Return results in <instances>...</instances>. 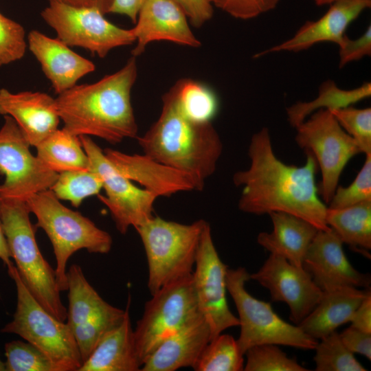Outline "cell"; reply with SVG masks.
I'll return each mask as SVG.
<instances>
[{
    "label": "cell",
    "instance_id": "cell-38",
    "mask_svg": "<svg viewBox=\"0 0 371 371\" xmlns=\"http://www.w3.org/2000/svg\"><path fill=\"white\" fill-rule=\"evenodd\" d=\"M26 47L23 27L0 12V66L21 59Z\"/></svg>",
    "mask_w": 371,
    "mask_h": 371
},
{
    "label": "cell",
    "instance_id": "cell-2",
    "mask_svg": "<svg viewBox=\"0 0 371 371\" xmlns=\"http://www.w3.org/2000/svg\"><path fill=\"white\" fill-rule=\"evenodd\" d=\"M137 77L136 57L116 72L91 84L76 85L55 98L64 128L77 136H95L115 144L137 137L131 104Z\"/></svg>",
    "mask_w": 371,
    "mask_h": 371
},
{
    "label": "cell",
    "instance_id": "cell-43",
    "mask_svg": "<svg viewBox=\"0 0 371 371\" xmlns=\"http://www.w3.org/2000/svg\"><path fill=\"white\" fill-rule=\"evenodd\" d=\"M350 322L351 326L371 333V292L366 295L356 309Z\"/></svg>",
    "mask_w": 371,
    "mask_h": 371
},
{
    "label": "cell",
    "instance_id": "cell-13",
    "mask_svg": "<svg viewBox=\"0 0 371 371\" xmlns=\"http://www.w3.org/2000/svg\"><path fill=\"white\" fill-rule=\"evenodd\" d=\"M79 137L89 158V169L102 181L106 195L98 194V199L109 210L118 232L125 234L130 227L135 229L151 218L157 197L122 175L89 136Z\"/></svg>",
    "mask_w": 371,
    "mask_h": 371
},
{
    "label": "cell",
    "instance_id": "cell-18",
    "mask_svg": "<svg viewBox=\"0 0 371 371\" xmlns=\"http://www.w3.org/2000/svg\"><path fill=\"white\" fill-rule=\"evenodd\" d=\"M135 23L131 30L136 45L131 54L136 58L154 41H166L192 47L201 45L186 14L173 0H145Z\"/></svg>",
    "mask_w": 371,
    "mask_h": 371
},
{
    "label": "cell",
    "instance_id": "cell-35",
    "mask_svg": "<svg viewBox=\"0 0 371 371\" xmlns=\"http://www.w3.org/2000/svg\"><path fill=\"white\" fill-rule=\"evenodd\" d=\"M5 371H57L52 361L29 342L14 340L5 345Z\"/></svg>",
    "mask_w": 371,
    "mask_h": 371
},
{
    "label": "cell",
    "instance_id": "cell-11",
    "mask_svg": "<svg viewBox=\"0 0 371 371\" xmlns=\"http://www.w3.org/2000/svg\"><path fill=\"white\" fill-rule=\"evenodd\" d=\"M199 314L192 275L153 293L134 329L142 366L161 341Z\"/></svg>",
    "mask_w": 371,
    "mask_h": 371
},
{
    "label": "cell",
    "instance_id": "cell-30",
    "mask_svg": "<svg viewBox=\"0 0 371 371\" xmlns=\"http://www.w3.org/2000/svg\"><path fill=\"white\" fill-rule=\"evenodd\" d=\"M179 107L192 121L211 122L218 113V100L207 85L189 78L180 79L172 87Z\"/></svg>",
    "mask_w": 371,
    "mask_h": 371
},
{
    "label": "cell",
    "instance_id": "cell-6",
    "mask_svg": "<svg viewBox=\"0 0 371 371\" xmlns=\"http://www.w3.org/2000/svg\"><path fill=\"white\" fill-rule=\"evenodd\" d=\"M205 223L200 219L182 224L153 216L135 228L146 256L151 295L192 275Z\"/></svg>",
    "mask_w": 371,
    "mask_h": 371
},
{
    "label": "cell",
    "instance_id": "cell-20",
    "mask_svg": "<svg viewBox=\"0 0 371 371\" xmlns=\"http://www.w3.org/2000/svg\"><path fill=\"white\" fill-rule=\"evenodd\" d=\"M370 7L371 0L335 1L320 18L307 21L292 37L258 53L256 56L281 52H298L323 42L338 45L346 35L348 27Z\"/></svg>",
    "mask_w": 371,
    "mask_h": 371
},
{
    "label": "cell",
    "instance_id": "cell-29",
    "mask_svg": "<svg viewBox=\"0 0 371 371\" xmlns=\"http://www.w3.org/2000/svg\"><path fill=\"white\" fill-rule=\"evenodd\" d=\"M325 220L343 243L371 249V201L342 208L327 207Z\"/></svg>",
    "mask_w": 371,
    "mask_h": 371
},
{
    "label": "cell",
    "instance_id": "cell-37",
    "mask_svg": "<svg viewBox=\"0 0 371 371\" xmlns=\"http://www.w3.org/2000/svg\"><path fill=\"white\" fill-rule=\"evenodd\" d=\"M366 201H371V153L366 155L363 166L349 186H337L328 207L342 208Z\"/></svg>",
    "mask_w": 371,
    "mask_h": 371
},
{
    "label": "cell",
    "instance_id": "cell-46",
    "mask_svg": "<svg viewBox=\"0 0 371 371\" xmlns=\"http://www.w3.org/2000/svg\"><path fill=\"white\" fill-rule=\"evenodd\" d=\"M11 256L8 247L6 239L2 227V223L0 215V259L6 266L10 265L12 262L10 260Z\"/></svg>",
    "mask_w": 371,
    "mask_h": 371
},
{
    "label": "cell",
    "instance_id": "cell-41",
    "mask_svg": "<svg viewBox=\"0 0 371 371\" xmlns=\"http://www.w3.org/2000/svg\"><path fill=\"white\" fill-rule=\"evenodd\" d=\"M173 1L183 10L194 27H201L213 16L214 5L211 0Z\"/></svg>",
    "mask_w": 371,
    "mask_h": 371
},
{
    "label": "cell",
    "instance_id": "cell-15",
    "mask_svg": "<svg viewBox=\"0 0 371 371\" xmlns=\"http://www.w3.org/2000/svg\"><path fill=\"white\" fill-rule=\"evenodd\" d=\"M194 268L192 277L199 311L209 325L212 339L227 328L238 326L239 322L227 304L228 268L218 254L207 222L201 234Z\"/></svg>",
    "mask_w": 371,
    "mask_h": 371
},
{
    "label": "cell",
    "instance_id": "cell-7",
    "mask_svg": "<svg viewBox=\"0 0 371 371\" xmlns=\"http://www.w3.org/2000/svg\"><path fill=\"white\" fill-rule=\"evenodd\" d=\"M7 267L16 286L17 302L12 320L1 332L18 335L36 347L52 361L57 371H78L82 360L70 327L34 298L12 262Z\"/></svg>",
    "mask_w": 371,
    "mask_h": 371
},
{
    "label": "cell",
    "instance_id": "cell-12",
    "mask_svg": "<svg viewBox=\"0 0 371 371\" xmlns=\"http://www.w3.org/2000/svg\"><path fill=\"white\" fill-rule=\"evenodd\" d=\"M67 324L85 361L103 336L121 323L125 309L104 301L89 283L78 265H71L67 271Z\"/></svg>",
    "mask_w": 371,
    "mask_h": 371
},
{
    "label": "cell",
    "instance_id": "cell-8",
    "mask_svg": "<svg viewBox=\"0 0 371 371\" xmlns=\"http://www.w3.org/2000/svg\"><path fill=\"white\" fill-rule=\"evenodd\" d=\"M250 274L244 267L227 269V289L238 313L240 332L237 340L241 352L255 346L271 344L304 350L315 349L317 339L297 325L280 317L269 302L255 298L245 289Z\"/></svg>",
    "mask_w": 371,
    "mask_h": 371
},
{
    "label": "cell",
    "instance_id": "cell-47",
    "mask_svg": "<svg viewBox=\"0 0 371 371\" xmlns=\"http://www.w3.org/2000/svg\"><path fill=\"white\" fill-rule=\"evenodd\" d=\"M313 1L317 5L322 6V5H330L333 3L339 0H313Z\"/></svg>",
    "mask_w": 371,
    "mask_h": 371
},
{
    "label": "cell",
    "instance_id": "cell-10",
    "mask_svg": "<svg viewBox=\"0 0 371 371\" xmlns=\"http://www.w3.org/2000/svg\"><path fill=\"white\" fill-rule=\"evenodd\" d=\"M41 16L65 44L86 49L101 58L114 48L135 42L131 29L115 25L96 9L49 0Z\"/></svg>",
    "mask_w": 371,
    "mask_h": 371
},
{
    "label": "cell",
    "instance_id": "cell-32",
    "mask_svg": "<svg viewBox=\"0 0 371 371\" xmlns=\"http://www.w3.org/2000/svg\"><path fill=\"white\" fill-rule=\"evenodd\" d=\"M102 189L100 177L90 169L60 172L50 188L59 200L69 201L75 207L85 199L98 195Z\"/></svg>",
    "mask_w": 371,
    "mask_h": 371
},
{
    "label": "cell",
    "instance_id": "cell-22",
    "mask_svg": "<svg viewBox=\"0 0 371 371\" xmlns=\"http://www.w3.org/2000/svg\"><path fill=\"white\" fill-rule=\"evenodd\" d=\"M27 45L58 95L95 69L92 61L76 54L58 38H51L38 30L29 32Z\"/></svg>",
    "mask_w": 371,
    "mask_h": 371
},
{
    "label": "cell",
    "instance_id": "cell-5",
    "mask_svg": "<svg viewBox=\"0 0 371 371\" xmlns=\"http://www.w3.org/2000/svg\"><path fill=\"white\" fill-rule=\"evenodd\" d=\"M26 202L36 217V227L44 230L52 245L58 289L67 291L66 267L70 257L80 249L108 254L112 237L89 218L62 204L50 189L33 194Z\"/></svg>",
    "mask_w": 371,
    "mask_h": 371
},
{
    "label": "cell",
    "instance_id": "cell-9",
    "mask_svg": "<svg viewBox=\"0 0 371 371\" xmlns=\"http://www.w3.org/2000/svg\"><path fill=\"white\" fill-rule=\"evenodd\" d=\"M295 129L296 144L304 152L311 153L317 161L322 175L318 194L328 204L345 166L361 153L359 146L326 109L315 111Z\"/></svg>",
    "mask_w": 371,
    "mask_h": 371
},
{
    "label": "cell",
    "instance_id": "cell-25",
    "mask_svg": "<svg viewBox=\"0 0 371 371\" xmlns=\"http://www.w3.org/2000/svg\"><path fill=\"white\" fill-rule=\"evenodd\" d=\"M322 296L314 309L297 326L311 337L322 339L352 317L370 288L363 290L351 286H338L322 291Z\"/></svg>",
    "mask_w": 371,
    "mask_h": 371
},
{
    "label": "cell",
    "instance_id": "cell-16",
    "mask_svg": "<svg viewBox=\"0 0 371 371\" xmlns=\"http://www.w3.org/2000/svg\"><path fill=\"white\" fill-rule=\"evenodd\" d=\"M250 279L267 288L272 301L287 304L290 319L295 324L314 309L323 293L303 267L274 254H270L257 272L250 274Z\"/></svg>",
    "mask_w": 371,
    "mask_h": 371
},
{
    "label": "cell",
    "instance_id": "cell-40",
    "mask_svg": "<svg viewBox=\"0 0 371 371\" xmlns=\"http://www.w3.org/2000/svg\"><path fill=\"white\" fill-rule=\"evenodd\" d=\"M339 65L343 67L350 62L359 60L371 54V26L357 38L351 39L346 34L337 45Z\"/></svg>",
    "mask_w": 371,
    "mask_h": 371
},
{
    "label": "cell",
    "instance_id": "cell-42",
    "mask_svg": "<svg viewBox=\"0 0 371 371\" xmlns=\"http://www.w3.org/2000/svg\"><path fill=\"white\" fill-rule=\"evenodd\" d=\"M345 346L353 354L358 353L371 359V333L350 326L339 334Z\"/></svg>",
    "mask_w": 371,
    "mask_h": 371
},
{
    "label": "cell",
    "instance_id": "cell-33",
    "mask_svg": "<svg viewBox=\"0 0 371 371\" xmlns=\"http://www.w3.org/2000/svg\"><path fill=\"white\" fill-rule=\"evenodd\" d=\"M314 350L316 371L366 370L345 346L336 331L322 338Z\"/></svg>",
    "mask_w": 371,
    "mask_h": 371
},
{
    "label": "cell",
    "instance_id": "cell-1",
    "mask_svg": "<svg viewBox=\"0 0 371 371\" xmlns=\"http://www.w3.org/2000/svg\"><path fill=\"white\" fill-rule=\"evenodd\" d=\"M305 153L304 166L286 164L276 155L267 128L254 133L248 148L249 167L233 176L234 185L242 188L239 210L256 215L285 212L318 230H330L325 220L327 206L315 183L318 166L311 153Z\"/></svg>",
    "mask_w": 371,
    "mask_h": 371
},
{
    "label": "cell",
    "instance_id": "cell-24",
    "mask_svg": "<svg viewBox=\"0 0 371 371\" xmlns=\"http://www.w3.org/2000/svg\"><path fill=\"white\" fill-rule=\"evenodd\" d=\"M130 305L131 296H128L123 320L103 336L78 371L141 370Z\"/></svg>",
    "mask_w": 371,
    "mask_h": 371
},
{
    "label": "cell",
    "instance_id": "cell-27",
    "mask_svg": "<svg viewBox=\"0 0 371 371\" xmlns=\"http://www.w3.org/2000/svg\"><path fill=\"white\" fill-rule=\"evenodd\" d=\"M35 148L42 164L57 174L89 170V158L80 137L64 128L56 129Z\"/></svg>",
    "mask_w": 371,
    "mask_h": 371
},
{
    "label": "cell",
    "instance_id": "cell-36",
    "mask_svg": "<svg viewBox=\"0 0 371 371\" xmlns=\"http://www.w3.org/2000/svg\"><path fill=\"white\" fill-rule=\"evenodd\" d=\"M330 111L341 128L356 142L361 153H371V109L350 106Z\"/></svg>",
    "mask_w": 371,
    "mask_h": 371
},
{
    "label": "cell",
    "instance_id": "cell-28",
    "mask_svg": "<svg viewBox=\"0 0 371 371\" xmlns=\"http://www.w3.org/2000/svg\"><path fill=\"white\" fill-rule=\"evenodd\" d=\"M371 95V84L365 82L352 89L339 88L332 80L324 81L319 87L318 94L313 100L297 102L286 109L290 125L294 128L310 115L319 109L333 111L352 106Z\"/></svg>",
    "mask_w": 371,
    "mask_h": 371
},
{
    "label": "cell",
    "instance_id": "cell-45",
    "mask_svg": "<svg viewBox=\"0 0 371 371\" xmlns=\"http://www.w3.org/2000/svg\"><path fill=\"white\" fill-rule=\"evenodd\" d=\"M74 6L93 8L100 11L102 14H108L113 3V0H58Z\"/></svg>",
    "mask_w": 371,
    "mask_h": 371
},
{
    "label": "cell",
    "instance_id": "cell-19",
    "mask_svg": "<svg viewBox=\"0 0 371 371\" xmlns=\"http://www.w3.org/2000/svg\"><path fill=\"white\" fill-rule=\"evenodd\" d=\"M103 151L122 175L139 183L157 197H168L179 192L203 189L204 184L193 176L145 154L129 155L112 148H105Z\"/></svg>",
    "mask_w": 371,
    "mask_h": 371
},
{
    "label": "cell",
    "instance_id": "cell-34",
    "mask_svg": "<svg viewBox=\"0 0 371 371\" xmlns=\"http://www.w3.org/2000/svg\"><path fill=\"white\" fill-rule=\"evenodd\" d=\"M245 371H307L295 358H290L276 344L253 346L245 353Z\"/></svg>",
    "mask_w": 371,
    "mask_h": 371
},
{
    "label": "cell",
    "instance_id": "cell-44",
    "mask_svg": "<svg viewBox=\"0 0 371 371\" xmlns=\"http://www.w3.org/2000/svg\"><path fill=\"white\" fill-rule=\"evenodd\" d=\"M145 0H113L109 13L126 16L135 23L139 10Z\"/></svg>",
    "mask_w": 371,
    "mask_h": 371
},
{
    "label": "cell",
    "instance_id": "cell-14",
    "mask_svg": "<svg viewBox=\"0 0 371 371\" xmlns=\"http://www.w3.org/2000/svg\"><path fill=\"white\" fill-rule=\"evenodd\" d=\"M0 128V199L27 201L34 194L49 190L58 174L45 166L30 151L31 146L12 117L3 115Z\"/></svg>",
    "mask_w": 371,
    "mask_h": 371
},
{
    "label": "cell",
    "instance_id": "cell-4",
    "mask_svg": "<svg viewBox=\"0 0 371 371\" xmlns=\"http://www.w3.org/2000/svg\"><path fill=\"white\" fill-rule=\"evenodd\" d=\"M30 213L25 201L0 199L3 230L11 258L22 281L50 314L65 322L67 308L60 299L56 271L38 248Z\"/></svg>",
    "mask_w": 371,
    "mask_h": 371
},
{
    "label": "cell",
    "instance_id": "cell-23",
    "mask_svg": "<svg viewBox=\"0 0 371 371\" xmlns=\"http://www.w3.org/2000/svg\"><path fill=\"white\" fill-rule=\"evenodd\" d=\"M210 340L209 325L199 314L161 341L143 363L141 370L193 368Z\"/></svg>",
    "mask_w": 371,
    "mask_h": 371
},
{
    "label": "cell",
    "instance_id": "cell-39",
    "mask_svg": "<svg viewBox=\"0 0 371 371\" xmlns=\"http://www.w3.org/2000/svg\"><path fill=\"white\" fill-rule=\"evenodd\" d=\"M216 7L242 20L256 18L275 9L280 0H211Z\"/></svg>",
    "mask_w": 371,
    "mask_h": 371
},
{
    "label": "cell",
    "instance_id": "cell-26",
    "mask_svg": "<svg viewBox=\"0 0 371 371\" xmlns=\"http://www.w3.org/2000/svg\"><path fill=\"white\" fill-rule=\"evenodd\" d=\"M273 230L260 232L258 243L271 254L280 256L290 263L303 267L308 249L318 229L309 222L285 212H271Z\"/></svg>",
    "mask_w": 371,
    "mask_h": 371
},
{
    "label": "cell",
    "instance_id": "cell-31",
    "mask_svg": "<svg viewBox=\"0 0 371 371\" xmlns=\"http://www.w3.org/2000/svg\"><path fill=\"white\" fill-rule=\"evenodd\" d=\"M243 354L237 340L228 334H220L205 347L195 366V371H242Z\"/></svg>",
    "mask_w": 371,
    "mask_h": 371
},
{
    "label": "cell",
    "instance_id": "cell-21",
    "mask_svg": "<svg viewBox=\"0 0 371 371\" xmlns=\"http://www.w3.org/2000/svg\"><path fill=\"white\" fill-rule=\"evenodd\" d=\"M0 114L12 117L34 147L58 129L60 121L55 98L40 91L12 93L1 89Z\"/></svg>",
    "mask_w": 371,
    "mask_h": 371
},
{
    "label": "cell",
    "instance_id": "cell-48",
    "mask_svg": "<svg viewBox=\"0 0 371 371\" xmlns=\"http://www.w3.org/2000/svg\"><path fill=\"white\" fill-rule=\"evenodd\" d=\"M0 371H5V362H3L0 358Z\"/></svg>",
    "mask_w": 371,
    "mask_h": 371
},
{
    "label": "cell",
    "instance_id": "cell-3",
    "mask_svg": "<svg viewBox=\"0 0 371 371\" xmlns=\"http://www.w3.org/2000/svg\"><path fill=\"white\" fill-rule=\"evenodd\" d=\"M137 138L144 154L190 174L203 184L215 172L223 151L212 122H196L186 117L172 87L162 96L157 120Z\"/></svg>",
    "mask_w": 371,
    "mask_h": 371
},
{
    "label": "cell",
    "instance_id": "cell-17",
    "mask_svg": "<svg viewBox=\"0 0 371 371\" xmlns=\"http://www.w3.org/2000/svg\"><path fill=\"white\" fill-rule=\"evenodd\" d=\"M343 244L331 229L318 230L308 249L303 267L322 291L338 286L370 288V276L352 266Z\"/></svg>",
    "mask_w": 371,
    "mask_h": 371
}]
</instances>
